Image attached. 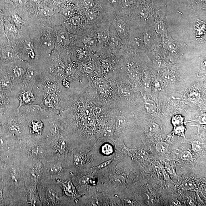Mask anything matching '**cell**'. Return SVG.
Wrapping results in <instances>:
<instances>
[{"mask_svg":"<svg viewBox=\"0 0 206 206\" xmlns=\"http://www.w3.org/2000/svg\"><path fill=\"white\" fill-rule=\"evenodd\" d=\"M102 152L104 155H109L112 154L113 152L112 146L109 144H105L102 146Z\"/></svg>","mask_w":206,"mask_h":206,"instance_id":"obj_13","label":"cell"},{"mask_svg":"<svg viewBox=\"0 0 206 206\" xmlns=\"http://www.w3.org/2000/svg\"><path fill=\"white\" fill-rule=\"evenodd\" d=\"M87 19L89 20H93L96 17L95 12L92 9H88L86 11Z\"/></svg>","mask_w":206,"mask_h":206,"instance_id":"obj_18","label":"cell"},{"mask_svg":"<svg viewBox=\"0 0 206 206\" xmlns=\"http://www.w3.org/2000/svg\"><path fill=\"white\" fill-rule=\"evenodd\" d=\"M61 85L62 86L66 89H68L70 88V85L71 82L69 81L68 80L65 78L62 80L61 82Z\"/></svg>","mask_w":206,"mask_h":206,"instance_id":"obj_31","label":"cell"},{"mask_svg":"<svg viewBox=\"0 0 206 206\" xmlns=\"http://www.w3.org/2000/svg\"><path fill=\"white\" fill-rule=\"evenodd\" d=\"M2 122V118H1V117H0V128L2 126V124H1V122Z\"/></svg>","mask_w":206,"mask_h":206,"instance_id":"obj_41","label":"cell"},{"mask_svg":"<svg viewBox=\"0 0 206 206\" xmlns=\"http://www.w3.org/2000/svg\"><path fill=\"white\" fill-rule=\"evenodd\" d=\"M108 1L110 3H112V4H114V3H116L117 1V0H108Z\"/></svg>","mask_w":206,"mask_h":206,"instance_id":"obj_40","label":"cell"},{"mask_svg":"<svg viewBox=\"0 0 206 206\" xmlns=\"http://www.w3.org/2000/svg\"><path fill=\"white\" fill-rule=\"evenodd\" d=\"M158 126L157 124L155 123H151L148 125L147 130L150 132H155L158 130Z\"/></svg>","mask_w":206,"mask_h":206,"instance_id":"obj_23","label":"cell"},{"mask_svg":"<svg viewBox=\"0 0 206 206\" xmlns=\"http://www.w3.org/2000/svg\"><path fill=\"white\" fill-rule=\"evenodd\" d=\"M83 41L84 44H88L89 45H93L94 43V40H93L91 38H87V37L84 38Z\"/></svg>","mask_w":206,"mask_h":206,"instance_id":"obj_34","label":"cell"},{"mask_svg":"<svg viewBox=\"0 0 206 206\" xmlns=\"http://www.w3.org/2000/svg\"><path fill=\"white\" fill-rule=\"evenodd\" d=\"M61 93H54L44 96L42 99L40 105L52 113L60 115Z\"/></svg>","mask_w":206,"mask_h":206,"instance_id":"obj_3","label":"cell"},{"mask_svg":"<svg viewBox=\"0 0 206 206\" xmlns=\"http://www.w3.org/2000/svg\"><path fill=\"white\" fill-rule=\"evenodd\" d=\"M101 37L102 40L104 41H108L109 38V32L106 30L102 31L101 34Z\"/></svg>","mask_w":206,"mask_h":206,"instance_id":"obj_25","label":"cell"},{"mask_svg":"<svg viewBox=\"0 0 206 206\" xmlns=\"http://www.w3.org/2000/svg\"><path fill=\"white\" fill-rule=\"evenodd\" d=\"M35 54L33 51H31L28 53V57L30 60H33L35 58Z\"/></svg>","mask_w":206,"mask_h":206,"instance_id":"obj_37","label":"cell"},{"mask_svg":"<svg viewBox=\"0 0 206 206\" xmlns=\"http://www.w3.org/2000/svg\"><path fill=\"white\" fill-rule=\"evenodd\" d=\"M5 115V111L4 110H3V109H1V108H0V117L1 118H3V116H4Z\"/></svg>","mask_w":206,"mask_h":206,"instance_id":"obj_38","label":"cell"},{"mask_svg":"<svg viewBox=\"0 0 206 206\" xmlns=\"http://www.w3.org/2000/svg\"><path fill=\"white\" fill-rule=\"evenodd\" d=\"M39 72L35 69L28 66L20 84L17 87L18 89H32Z\"/></svg>","mask_w":206,"mask_h":206,"instance_id":"obj_7","label":"cell"},{"mask_svg":"<svg viewBox=\"0 0 206 206\" xmlns=\"http://www.w3.org/2000/svg\"><path fill=\"white\" fill-rule=\"evenodd\" d=\"M83 5L88 9H92L95 7V3L93 0H84Z\"/></svg>","mask_w":206,"mask_h":206,"instance_id":"obj_20","label":"cell"},{"mask_svg":"<svg viewBox=\"0 0 206 206\" xmlns=\"http://www.w3.org/2000/svg\"><path fill=\"white\" fill-rule=\"evenodd\" d=\"M192 145L193 150L194 152H199L201 150V147L200 144L197 141H193Z\"/></svg>","mask_w":206,"mask_h":206,"instance_id":"obj_28","label":"cell"},{"mask_svg":"<svg viewBox=\"0 0 206 206\" xmlns=\"http://www.w3.org/2000/svg\"><path fill=\"white\" fill-rule=\"evenodd\" d=\"M199 123L202 124H206V115L203 114L201 115L199 118L198 120Z\"/></svg>","mask_w":206,"mask_h":206,"instance_id":"obj_35","label":"cell"},{"mask_svg":"<svg viewBox=\"0 0 206 206\" xmlns=\"http://www.w3.org/2000/svg\"><path fill=\"white\" fill-rule=\"evenodd\" d=\"M145 199H146L147 202L149 203V204H153V202H154V199H153V197L151 196V195H149V194H146L145 195Z\"/></svg>","mask_w":206,"mask_h":206,"instance_id":"obj_33","label":"cell"},{"mask_svg":"<svg viewBox=\"0 0 206 206\" xmlns=\"http://www.w3.org/2000/svg\"><path fill=\"white\" fill-rule=\"evenodd\" d=\"M17 99L19 102V105L17 109L18 111L23 105L33 104L39 105L32 89H18Z\"/></svg>","mask_w":206,"mask_h":206,"instance_id":"obj_6","label":"cell"},{"mask_svg":"<svg viewBox=\"0 0 206 206\" xmlns=\"http://www.w3.org/2000/svg\"><path fill=\"white\" fill-rule=\"evenodd\" d=\"M40 13L43 17H51L54 14L52 9L46 7L41 9L40 10Z\"/></svg>","mask_w":206,"mask_h":206,"instance_id":"obj_14","label":"cell"},{"mask_svg":"<svg viewBox=\"0 0 206 206\" xmlns=\"http://www.w3.org/2000/svg\"><path fill=\"white\" fill-rule=\"evenodd\" d=\"M3 65L14 86L15 87L18 86L22 81L26 70L19 65L12 66H8L7 64Z\"/></svg>","mask_w":206,"mask_h":206,"instance_id":"obj_5","label":"cell"},{"mask_svg":"<svg viewBox=\"0 0 206 206\" xmlns=\"http://www.w3.org/2000/svg\"><path fill=\"white\" fill-rule=\"evenodd\" d=\"M182 187L186 190L192 189L194 187V184L190 181H186L182 184Z\"/></svg>","mask_w":206,"mask_h":206,"instance_id":"obj_26","label":"cell"},{"mask_svg":"<svg viewBox=\"0 0 206 206\" xmlns=\"http://www.w3.org/2000/svg\"><path fill=\"white\" fill-rule=\"evenodd\" d=\"M183 120V118L180 115H176L174 116L173 119V121L174 122V124H181Z\"/></svg>","mask_w":206,"mask_h":206,"instance_id":"obj_30","label":"cell"},{"mask_svg":"<svg viewBox=\"0 0 206 206\" xmlns=\"http://www.w3.org/2000/svg\"><path fill=\"white\" fill-rule=\"evenodd\" d=\"M95 69L94 67L91 64L85 65L83 67V71L85 73L87 74H91L94 72Z\"/></svg>","mask_w":206,"mask_h":206,"instance_id":"obj_22","label":"cell"},{"mask_svg":"<svg viewBox=\"0 0 206 206\" xmlns=\"http://www.w3.org/2000/svg\"><path fill=\"white\" fill-rule=\"evenodd\" d=\"M173 204L174 206H180L181 205V203L178 201H173Z\"/></svg>","mask_w":206,"mask_h":206,"instance_id":"obj_39","label":"cell"},{"mask_svg":"<svg viewBox=\"0 0 206 206\" xmlns=\"http://www.w3.org/2000/svg\"><path fill=\"white\" fill-rule=\"evenodd\" d=\"M2 65H0V73H1V71H2Z\"/></svg>","mask_w":206,"mask_h":206,"instance_id":"obj_42","label":"cell"},{"mask_svg":"<svg viewBox=\"0 0 206 206\" xmlns=\"http://www.w3.org/2000/svg\"><path fill=\"white\" fill-rule=\"evenodd\" d=\"M168 146L167 144L163 142L158 143L156 145L157 151L159 153L162 154H165L168 151Z\"/></svg>","mask_w":206,"mask_h":206,"instance_id":"obj_12","label":"cell"},{"mask_svg":"<svg viewBox=\"0 0 206 206\" xmlns=\"http://www.w3.org/2000/svg\"><path fill=\"white\" fill-rule=\"evenodd\" d=\"M181 157L182 160H191L192 159V155L190 152L188 151H184L181 153Z\"/></svg>","mask_w":206,"mask_h":206,"instance_id":"obj_21","label":"cell"},{"mask_svg":"<svg viewBox=\"0 0 206 206\" xmlns=\"http://www.w3.org/2000/svg\"><path fill=\"white\" fill-rule=\"evenodd\" d=\"M20 113L26 120L34 118L46 119L49 117L51 112L37 104L27 105L21 107Z\"/></svg>","mask_w":206,"mask_h":206,"instance_id":"obj_2","label":"cell"},{"mask_svg":"<svg viewBox=\"0 0 206 206\" xmlns=\"http://www.w3.org/2000/svg\"><path fill=\"white\" fill-rule=\"evenodd\" d=\"M115 28H116V30L119 32H123L125 31V25L123 22L120 21H119L116 22V25H115Z\"/></svg>","mask_w":206,"mask_h":206,"instance_id":"obj_19","label":"cell"},{"mask_svg":"<svg viewBox=\"0 0 206 206\" xmlns=\"http://www.w3.org/2000/svg\"><path fill=\"white\" fill-rule=\"evenodd\" d=\"M113 158L111 159V160L107 161L105 162L102 163L101 164V165L96 166V167H93L91 168V170L92 171H94V172H97L107 167L108 166L110 165V164L113 161Z\"/></svg>","mask_w":206,"mask_h":206,"instance_id":"obj_11","label":"cell"},{"mask_svg":"<svg viewBox=\"0 0 206 206\" xmlns=\"http://www.w3.org/2000/svg\"><path fill=\"white\" fill-rule=\"evenodd\" d=\"M24 46L28 49L32 50L34 48L33 41L30 39H26L24 43Z\"/></svg>","mask_w":206,"mask_h":206,"instance_id":"obj_24","label":"cell"},{"mask_svg":"<svg viewBox=\"0 0 206 206\" xmlns=\"http://www.w3.org/2000/svg\"><path fill=\"white\" fill-rule=\"evenodd\" d=\"M68 38V34L66 31L59 32L57 37V41L59 43L63 44L66 43Z\"/></svg>","mask_w":206,"mask_h":206,"instance_id":"obj_10","label":"cell"},{"mask_svg":"<svg viewBox=\"0 0 206 206\" xmlns=\"http://www.w3.org/2000/svg\"><path fill=\"white\" fill-rule=\"evenodd\" d=\"M19 105L17 94L0 88V108L4 110L5 115L9 110L17 109Z\"/></svg>","mask_w":206,"mask_h":206,"instance_id":"obj_4","label":"cell"},{"mask_svg":"<svg viewBox=\"0 0 206 206\" xmlns=\"http://www.w3.org/2000/svg\"><path fill=\"white\" fill-rule=\"evenodd\" d=\"M64 15L66 17H72L73 14V11L72 9L69 8H66L63 11Z\"/></svg>","mask_w":206,"mask_h":206,"instance_id":"obj_27","label":"cell"},{"mask_svg":"<svg viewBox=\"0 0 206 206\" xmlns=\"http://www.w3.org/2000/svg\"><path fill=\"white\" fill-rule=\"evenodd\" d=\"M0 33L3 34L7 37L5 28L4 23L1 19H0Z\"/></svg>","mask_w":206,"mask_h":206,"instance_id":"obj_32","label":"cell"},{"mask_svg":"<svg viewBox=\"0 0 206 206\" xmlns=\"http://www.w3.org/2000/svg\"><path fill=\"white\" fill-rule=\"evenodd\" d=\"M70 22L74 26L79 25L81 23V20L78 17H72L70 19Z\"/></svg>","mask_w":206,"mask_h":206,"instance_id":"obj_29","label":"cell"},{"mask_svg":"<svg viewBox=\"0 0 206 206\" xmlns=\"http://www.w3.org/2000/svg\"><path fill=\"white\" fill-rule=\"evenodd\" d=\"M42 46L46 49H51L53 47L54 43L51 39H46L43 41L41 43Z\"/></svg>","mask_w":206,"mask_h":206,"instance_id":"obj_16","label":"cell"},{"mask_svg":"<svg viewBox=\"0 0 206 206\" xmlns=\"http://www.w3.org/2000/svg\"><path fill=\"white\" fill-rule=\"evenodd\" d=\"M144 105L148 113L151 114H154L156 112V106L154 101L152 100H147L144 103Z\"/></svg>","mask_w":206,"mask_h":206,"instance_id":"obj_9","label":"cell"},{"mask_svg":"<svg viewBox=\"0 0 206 206\" xmlns=\"http://www.w3.org/2000/svg\"><path fill=\"white\" fill-rule=\"evenodd\" d=\"M137 158L141 160H145L147 159L149 157V154L147 152L144 150H140L137 153Z\"/></svg>","mask_w":206,"mask_h":206,"instance_id":"obj_17","label":"cell"},{"mask_svg":"<svg viewBox=\"0 0 206 206\" xmlns=\"http://www.w3.org/2000/svg\"><path fill=\"white\" fill-rule=\"evenodd\" d=\"M60 119L72 122L81 139V147L105 140V132L116 118V106L102 101L89 86L71 85L61 94Z\"/></svg>","mask_w":206,"mask_h":206,"instance_id":"obj_1","label":"cell"},{"mask_svg":"<svg viewBox=\"0 0 206 206\" xmlns=\"http://www.w3.org/2000/svg\"><path fill=\"white\" fill-rule=\"evenodd\" d=\"M4 25L5 31H7L8 32H14V33L17 32V29L16 27L8 21H6L5 23H4Z\"/></svg>","mask_w":206,"mask_h":206,"instance_id":"obj_15","label":"cell"},{"mask_svg":"<svg viewBox=\"0 0 206 206\" xmlns=\"http://www.w3.org/2000/svg\"><path fill=\"white\" fill-rule=\"evenodd\" d=\"M41 119L34 118L28 120L30 122L29 126L30 132L32 134L40 135L42 133L44 129V123L41 121Z\"/></svg>","mask_w":206,"mask_h":206,"instance_id":"obj_8","label":"cell"},{"mask_svg":"<svg viewBox=\"0 0 206 206\" xmlns=\"http://www.w3.org/2000/svg\"><path fill=\"white\" fill-rule=\"evenodd\" d=\"M14 2L16 5L22 6L26 3V0H14Z\"/></svg>","mask_w":206,"mask_h":206,"instance_id":"obj_36","label":"cell"}]
</instances>
